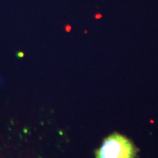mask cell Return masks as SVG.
I'll use <instances>...</instances> for the list:
<instances>
[{"mask_svg": "<svg viewBox=\"0 0 158 158\" xmlns=\"http://www.w3.org/2000/svg\"><path fill=\"white\" fill-rule=\"evenodd\" d=\"M67 31H70V26H67Z\"/></svg>", "mask_w": 158, "mask_h": 158, "instance_id": "cell-4", "label": "cell"}, {"mask_svg": "<svg viewBox=\"0 0 158 158\" xmlns=\"http://www.w3.org/2000/svg\"><path fill=\"white\" fill-rule=\"evenodd\" d=\"M101 17H102V15L99 14V13L95 15V18H100Z\"/></svg>", "mask_w": 158, "mask_h": 158, "instance_id": "cell-2", "label": "cell"}, {"mask_svg": "<svg viewBox=\"0 0 158 158\" xmlns=\"http://www.w3.org/2000/svg\"><path fill=\"white\" fill-rule=\"evenodd\" d=\"M136 148L127 138L115 133L105 139L96 158H136Z\"/></svg>", "mask_w": 158, "mask_h": 158, "instance_id": "cell-1", "label": "cell"}, {"mask_svg": "<svg viewBox=\"0 0 158 158\" xmlns=\"http://www.w3.org/2000/svg\"><path fill=\"white\" fill-rule=\"evenodd\" d=\"M2 84H3V81H2V78H0V85H1Z\"/></svg>", "mask_w": 158, "mask_h": 158, "instance_id": "cell-3", "label": "cell"}]
</instances>
